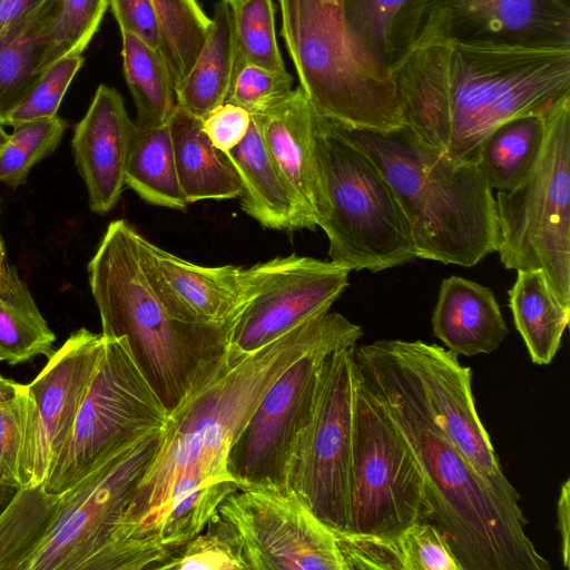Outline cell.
<instances>
[{
    "label": "cell",
    "mask_w": 570,
    "mask_h": 570,
    "mask_svg": "<svg viewBox=\"0 0 570 570\" xmlns=\"http://www.w3.org/2000/svg\"><path fill=\"white\" fill-rule=\"evenodd\" d=\"M362 334L360 325L328 311L253 353H227L167 416L154 461L121 521V538L132 554L159 569L200 533L238 490L228 455L267 389L307 352L331 343L355 345Z\"/></svg>",
    "instance_id": "cell-1"
},
{
    "label": "cell",
    "mask_w": 570,
    "mask_h": 570,
    "mask_svg": "<svg viewBox=\"0 0 570 570\" xmlns=\"http://www.w3.org/2000/svg\"><path fill=\"white\" fill-rule=\"evenodd\" d=\"M404 125L458 163H475L500 124L570 94V46L465 42L420 33L391 68Z\"/></svg>",
    "instance_id": "cell-2"
},
{
    "label": "cell",
    "mask_w": 570,
    "mask_h": 570,
    "mask_svg": "<svg viewBox=\"0 0 570 570\" xmlns=\"http://www.w3.org/2000/svg\"><path fill=\"white\" fill-rule=\"evenodd\" d=\"M358 373L382 402L426 483L431 520L463 570H550L525 533L521 509L508 505L432 417L385 340L355 346Z\"/></svg>",
    "instance_id": "cell-3"
},
{
    "label": "cell",
    "mask_w": 570,
    "mask_h": 570,
    "mask_svg": "<svg viewBox=\"0 0 570 570\" xmlns=\"http://www.w3.org/2000/svg\"><path fill=\"white\" fill-rule=\"evenodd\" d=\"M161 430L115 450L61 493L19 488L0 514V570H139L121 521Z\"/></svg>",
    "instance_id": "cell-4"
},
{
    "label": "cell",
    "mask_w": 570,
    "mask_h": 570,
    "mask_svg": "<svg viewBox=\"0 0 570 570\" xmlns=\"http://www.w3.org/2000/svg\"><path fill=\"white\" fill-rule=\"evenodd\" d=\"M137 235L125 219L108 225L88 264L89 285L101 335L126 340L138 367L169 413L226 357L239 316L213 324L174 317L148 282Z\"/></svg>",
    "instance_id": "cell-5"
},
{
    "label": "cell",
    "mask_w": 570,
    "mask_h": 570,
    "mask_svg": "<svg viewBox=\"0 0 570 570\" xmlns=\"http://www.w3.org/2000/svg\"><path fill=\"white\" fill-rule=\"evenodd\" d=\"M338 126L393 187L416 258L471 267L498 250L493 189L475 163L439 154L405 125L384 132Z\"/></svg>",
    "instance_id": "cell-6"
},
{
    "label": "cell",
    "mask_w": 570,
    "mask_h": 570,
    "mask_svg": "<svg viewBox=\"0 0 570 570\" xmlns=\"http://www.w3.org/2000/svg\"><path fill=\"white\" fill-rule=\"evenodd\" d=\"M282 36L318 116L338 125L391 131L404 126L393 76L347 31L338 3L278 0Z\"/></svg>",
    "instance_id": "cell-7"
},
{
    "label": "cell",
    "mask_w": 570,
    "mask_h": 570,
    "mask_svg": "<svg viewBox=\"0 0 570 570\" xmlns=\"http://www.w3.org/2000/svg\"><path fill=\"white\" fill-rule=\"evenodd\" d=\"M316 149L326 200L318 222L331 261L377 273L416 258L399 198L377 165L340 126L317 117Z\"/></svg>",
    "instance_id": "cell-8"
},
{
    "label": "cell",
    "mask_w": 570,
    "mask_h": 570,
    "mask_svg": "<svg viewBox=\"0 0 570 570\" xmlns=\"http://www.w3.org/2000/svg\"><path fill=\"white\" fill-rule=\"evenodd\" d=\"M540 157L517 187L498 191V253L508 269H540L570 306V94L544 112Z\"/></svg>",
    "instance_id": "cell-9"
},
{
    "label": "cell",
    "mask_w": 570,
    "mask_h": 570,
    "mask_svg": "<svg viewBox=\"0 0 570 570\" xmlns=\"http://www.w3.org/2000/svg\"><path fill=\"white\" fill-rule=\"evenodd\" d=\"M168 414L126 340L105 337L72 432L41 484L42 490L58 494L73 487L115 450L163 429Z\"/></svg>",
    "instance_id": "cell-10"
},
{
    "label": "cell",
    "mask_w": 570,
    "mask_h": 570,
    "mask_svg": "<svg viewBox=\"0 0 570 570\" xmlns=\"http://www.w3.org/2000/svg\"><path fill=\"white\" fill-rule=\"evenodd\" d=\"M431 517L420 463L358 373L348 533L392 539Z\"/></svg>",
    "instance_id": "cell-11"
},
{
    "label": "cell",
    "mask_w": 570,
    "mask_h": 570,
    "mask_svg": "<svg viewBox=\"0 0 570 570\" xmlns=\"http://www.w3.org/2000/svg\"><path fill=\"white\" fill-rule=\"evenodd\" d=\"M355 346L335 350L324 360L291 481L297 498L335 533L350 530Z\"/></svg>",
    "instance_id": "cell-12"
},
{
    "label": "cell",
    "mask_w": 570,
    "mask_h": 570,
    "mask_svg": "<svg viewBox=\"0 0 570 570\" xmlns=\"http://www.w3.org/2000/svg\"><path fill=\"white\" fill-rule=\"evenodd\" d=\"M346 346L353 345L331 343L307 352L267 389L228 455V470L238 490H292L294 462L324 360L331 352Z\"/></svg>",
    "instance_id": "cell-13"
},
{
    "label": "cell",
    "mask_w": 570,
    "mask_h": 570,
    "mask_svg": "<svg viewBox=\"0 0 570 570\" xmlns=\"http://www.w3.org/2000/svg\"><path fill=\"white\" fill-rule=\"evenodd\" d=\"M217 512L237 531L248 570H346L335 532L293 490H237Z\"/></svg>",
    "instance_id": "cell-14"
},
{
    "label": "cell",
    "mask_w": 570,
    "mask_h": 570,
    "mask_svg": "<svg viewBox=\"0 0 570 570\" xmlns=\"http://www.w3.org/2000/svg\"><path fill=\"white\" fill-rule=\"evenodd\" d=\"M412 386L446 436L508 505L520 495L504 475L472 393V370L458 354L423 341L385 340Z\"/></svg>",
    "instance_id": "cell-15"
},
{
    "label": "cell",
    "mask_w": 570,
    "mask_h": 570,
    "mask_svg": "<svg viewBox=\"0 0 570 570\" xmlns=\"http://www.w3.org/2000/svg\"><path fill=\"white\" fill-rule=\"evenodd\" d=\"M422 32L465 42L570 46L564 0H412L403 26L404 53Z\"/></svg>",
    "instance_id": "cell-16"
},
{
    "label": "cell",
    "mask_w": 570,
    "mask_h": 570,
    "mask_svg": "<svg viewBox=\"0 0 570 570\" xmlns=\"http://www.w3.org/2000/svg\"><path fill=\"white\" fill-rule=\"evenodd\" d=\"M264 264L262 286L235 324L229 354L253 353L298 324L328 312L348 286L351 271L333 261L292 254Z\"/></svg>",
    "instance_id": "cell-17"
},
{
    "label": "cell",
    "mask_w": 570,
    "mask_h": 570,
    "mask_svg": "<svg viewBox=\"0 0 570 570\" xmlns=\"http://www.w3.org/2000/svg\"><path fill=\"white\" fill-rule=\"evenodd\" d=\"M149 284L166 309L187 323H222L240 315L258 293L265 264L206 267L183 259L137 235Z\"/></svg>",
    "instance_id": "cell-18"
},
{
    "label": "cell",
    "mask_w": 570,
    "mask_h": 570,
    "mask_svg": "<svg viewBox=\"0 0 570 570\" xmlns=\"http://www.w3.org/2000/svg\"><path fill=\"white\" fill-rule=\"evenodd\" d=\"M105 337L73 332L28 385L36 403L32 479L41 485L68 441L104 348Z\"/></svg>",
    "instance_id": "cell-19"
},
{
    "label": "cell",
    "mask_w": 570,
    "mask_h": 570,
    "mask_svg": "<svg viewBox=\"0 0 570 570\" xmlns=\"http://www.w3.org/2000/svg\"><path fill=\"white\" fill-rule=\"evenodd\" d=\"M134 128L120 94L100 83L86 115L76 125L71 140L90 209L97 214L110 212L121 196Z\"/></svg>",
    "instance_id": "cell-20"
},
{
    "label": "cell",
    "mask_w": 570,
    "mask_h": 570,
    "mask_svg": "<svg viewBox=\"0 0 570 570\" xmlns=\"http://www.w3.org/2000/svg\"><path fill=\"white\" fill-rule=\"evenodd\" d=\"M252 117L302 209L317 227L326 210L316 149L317 112L298 86L278 104Z\"/></svg>",
    "instance_id": "cell-21"
},
{
    "label": "cell",
    "mask_w": 570,
    "mask_h": 570,
    "mask_svg": "<svg viewBox=\"0 0 570 570\" xmlns=\"http://www.w3.org/2000/svg\"><path fill=\"white\" fill-rule=\"evenodd\" d=\"M224 154L240 181L243 212L268 229L294 232L316 228L274 163L254 117L243 141Z\"/></svg>",
    "instance_id": "cell-22"
},
{
    "label": "cell",
    "mask_w": 570,
    "mask_h": 570,
    "mask_svg": "<svg viewBox=\"0 0 570 570\" xmlns=\"http://www.w3.org/2000/svg\"><path fill=\"white\" fill-rule=\"evenodd\" d=\"M431 323L434 336L464 356L490 354L509 334L493 292L455 275L442 281Z\"/></svg>",
    "instance_id": "cell-23"
},
{
    "label": "cell",
    "mask_w": 570,
    "mask_h": 570,
    "mask_svg": "<svg viewBox=\"0 0 570 570\" xmlns=\"http://www.w3.org/2000/svg\"><path fill=\"white\" fill-rule=\"evenodd\" d=\"M178 179L187 204L239 198L242 186L225 154L216 149L202 119L176 107L169 121Z\"/></svg>",
    "instance_id": "cell-24"
},
{
    "label": "cell",
    "mask_w": 570,
    "mask_h": 570,
    "mask_svg": "<svg viewBox=\"0 0 570 570\" xmlns=\"http://www.w3.org/2000/svg\"><path fill=\"white\" fill-rule=\"evenodd\" d=\"M236 76L232 10L227 2L218 0L205 45L175 91L177 107L204 119L227 101Z\"/></svg>",
    "instance_id": "cell-25"
},
{
    "label": "cell",
    "mask_w": 570,
    "mask_h": 570,
    "mask_svg": "<svg viewBox=\"0 0 570 570\" xmlns=\"http://www.w3.org/2000/svg\"><path fill=\"white\" fill-rule=\"evenodd\" d=\"M517 272L515 282L508 291L514 326L531 361L537 365H548L554 358L569 325L570 306L557 298L542 271Z\"/></svg>",
    "instance_id": "cell-26"
},
{
    "label": "cell",
    "mask_w": 570,
    "mask_h": 570,
    "mask_svg": "<svg viewBox=\"0 0 570 570\" xmlns=\"http://www.w3.org/2000/svg\"><path fill=\"white\" fill-rule=\"evenodd\" d=\"M60 0H45L0 38V122L27 97L38 71L51 21Z\"/></svg>",
    "instance_id": "cell-27"
},
{
    "label": "cell",
    "mask_w": 570,
    "mask_h": 570,
    "mask_svg": "<svg viewBox=\"0 0 570 570\" xmlns=\"http://www.w3.org/2000/svg\"><path fill=\"white\" fill-rule=\"evenodd\" d=\"M544 112L509 119L480 142L475 164L492 189L511 190L530 175L546 139Z\"/></svg>",
    "instance_id": "cell-28"
},
{
    "label": "cell",
    "mask_w": 570,
    "mask_h": 570,
    "mask_svg": "<svg viewBox=\"0 0 570 570\" xmlns=\"http://www.w3.org/2000/svg\"><path fill=\"white\" fill-rule=\"evenodd\" d=\"M125 185L148 204L184 210L188 204L180 188L169 124L134 128L125 169Z\"/></svg>",
    "instance_id": "cell-29"
},
{
    "label": "cell",
    "mask_w": 570,
    "mask_h": 570,
    "mask_svg": "<svg viewBox=\"0 0 570 570\" xmlns=\"http://www.w3.org/2000/svg\"><path fill=\"white\" fill-rule=\"evenodd\" d=\"M124 76L131 92L139 129L169 124L176 110V95L168 68L158 50L130 32L122 31Z\"/></svg>",
    "instance_id": "cell-30"
},
{
    "label": "cell",
    "mask_w": 570,
    "mask_h": 570,
    "mask_svg": "<svg viewBox=\"0 0 570 570\" xmlns=\"http://www.w3.org/2000/svg\"><path fill=\"white\" fill-rule=\"evenodd\" d=\"M56 335L40 313L27 285L11 267L0 284V362L10 365L55 353Z\"/></svg>",
    "instance_id": "cell-31"
},
{
    "label": "cell",
    "mask_w": 570,
    "mask_h": 570,
    "mask_svg": "<svg viewBox=\"0 0 570 570\" xmlns=\"http://www.w3.org/2000/svg\"><path fill=\"white\" fill-rule=\"evenodd\" d=\"M411 1L340 0L350 35L390 71L404 53L403 26Z\"/></svg>",
    "instance_id": "cell-32"
},
{
    "label": "cell",
    "mask_w": 570,
    "mask_h": 570,
    "mask_svg": "<svg viewBox=\"0 0 570 570\" xmlns=\"http://www.w3.org/2000/svg\"><path fill=\"white\" fill-rule=\"evenodd\" d=\"M163 32L161 57L175 91L196 62L208 35L209 18L197 0H151Z\"/></svg>",
    "instance_id": "cell-33"
},
{
    "label": "cell",
    "mask_w": 570,
    "mask_h": 570,
    "mask_svg": "<svg viewBox=\"0 0 570 570\" xmlns=\"http://www.w3.org/2000/svg\"><path fill=\"white\" fill-rule=\"evenodd\" d=\"M36 403L26 384L22 392L0 404V479L28 488L32 479Z\"/></svg>",
    "instance_id": "cell-34"
},
{
    "label": "cell",
    "mask_w": 570,
    "mask_h": 570,
    "mask_svg": "<svg viewBox=\"0 0 570 570\" xmlns=\"http://www.w3.org/2000/svg\"><path fill=\"white\" fill-rule=\"evenodd\" d=\"M229 6L237 73L247 65L286 70L276 40L273 0H237Z\"/></svg>",
    "instance_id": "cell-35"
},
{
    "label": "cell",
    "mask_w": 570,
    "mask_h": 570,
    "mask_svg": "<svg viewBox=\"0 0 570 570\" xmlns=\"http://www.w3.org/2000/svg\"><path fill=\"white\" fill-rule=\"evenodd\" d=\"M66 129L58 116L14 125L0 151V183L13 189L23 185L31 168L57 149Z\"/></svg>",
    "instance_id": "cell-36"
},
{
    "label": "cell",
    "mask_w": 570,
    "mask_h": 570,
    "mask_svg": "<svg viewBox=\"0 0 570 570\" xmlns=\"http://www.w3.org/2000/svg\"><path fill=\"white\" fill-rule=\"evenodd\" d=\"M248 570L242 540L216 512L205 529L175 551L159 570Z\"/></svg>",
    "instance_id": "cell-37"
},
{
    "label": "cell",
    "mask_w": 570,
    "mask_h": 570,
    "mask_svg": "<svg viewBox=\"0 0 570 570\" xmlns=\"http://www.w3.org/2000/svg\"><path fill=\"white\" fill-rule=\"evenodd\" d=\"M110 0H60L51 21L38 71L45 72L57 60L82 55L98 31Z\"/></svg>",
    "instance_id": "cell-38"
},
{
    "label": "cell",
    "mask_w": 570,
    "mask_h": 570,
    "mask_svg": "<svg viewBox=\"0 0 570 570\" xmlns=\"http://www.w3.org/2000/svg\"><path fill=\"white\" fill-rule=\"evenodd\" d=\"M85 62L82 55H70L45 70L27 97L12 110L4 125L57 116L62 98Z\"/></svg>",
    "instance_id": "cell-39"
},
{
    "label": "cell",
    "mask_w": 570,
    "mask_h": 570,
    "mask_svg": "<svg viewBox=\"0 0 570 570\" xmlns=\"http://www.w3.org/2000/svg\"><path fill=\"white\" fill-rule=\"evenodd\" d=\"M394 542L402 570H463L448 539L428 521L410 525Z\"/></svg>",
    "instance_id": "cell-40"
},
{
    "label": "cell",
    "mask_w": 570,
    "mask_h": 570,
    "mask_svg": "<svg viewBox=\"0 0 570 570\" xmlns=\"http://www.w3.org/2000/svg\"><path fill=\"white\" fill-rule=\"evenodd\" d=\"M294 78L286 70L273 71L257 66H244L236 76L226 102L261 115L283 100L293 90Z\"/></svg>",
    "instance_id": "cell-41"
},
{
    "label": "cell",
    "mask_w": 570,
    "mask_h": 570,
    "mask_svg": "<svg viewBox=\"0 0 570 570\" xmlns=\"http://www.w3.org/2000/svg\"><path fill=\"white\" fill-rule=\"evenodd\" d=\"M109 7L120 32L135 35L161 55L163 32L151 0H110Z\"/></svg>",
    "instance_id": "cell-42"
},
{
    "label": "cell",
    "mask_w": 570,
    "mask_h": 570,
    "mask_svg": "<svg viewBox=\"0 0 570 570\" xmlns=\"http://www.w3.org/2000/svg\"><path fill=\"white\" fill-rule=\"evenodd\" d=\"M250 121L252 116L244 108L225 102L202 119V127L216 149L228 153L243 141Z\"/></svg>",
    "instance_id": "cell-43"
},
{
    "label": "cell",
    "mask_w": 570,
    "mask_h": 570,
    "mask_svg": "<svg viewBox=\"0 0 570 570\" xmlns=\"http://www.w3.org/2000/svg\"><path fill=\"white\" fill-rule=\"evenodd\" d=\"M558 527L561 538V553L563 566L570 568V480L568 479L561 487L557 504Z\"/></svg>",
    "instance_id": "cell-44"
},
{
    "label": "cell",
    "mask_w": 570,
    "mask_h": 570,
    "mask_svg": "<svg viewBox=\"0 0 570 570\" xmlns=\"http://www.w3.org/2000/svg\"><path fill=\"white\" fill-rule=\"evenodd\" d=\"M45 0H0V38L23 16Z\"/></svg>",
    "instance_id": "cell-45"
},
{
    "label": "cell",
    "mask_w": 570,
    "mask_h": 570,
    "mask_svg": "<svg viewBox=\"0 0 570 570\" xmlns=\"http://www.w3.org/2000/svg\"><path fill=\"white\" fill-rule=\"evenodd\" d=\"M26 384H20L13 380L3 377L0 374V404L17 396L24 389Z\"/></svg>",
    "instance_id": "cell-46"
},
{
    "label": "cell",
    "mask_w": 570,
    "mask_h": 570,
    "mask_svg": "<svg viewBox=\"0 0 570 570\" xmlns=\"http://www.w3.org/2000/svg\"><path fill=\"white\" fill-rule=\"evenodd\" d=\"M19 488L0 479V514L7 508Z\"/></svg>",
    "instance_id": "cell-47"
},
{
    "label": "cell",
    "mask_w": 570,
    "mask_h": 570,
    "mask_svg": "<svg viewBox=\"0 0 570 570\" xmlns=\"http://www.w3.org/2000/svg\"><path fill=\"white\" fill-rule=\"evenodd\" d=\"M10 269L11 266L7 262L3 239H0V284L7 279Z\"/></svg>",
    "instance_id": "cell-48"
},
{
    "label": "cell",
    "mask_w": 570,
    "mask_h": 570,
    "mask_svg": "<svg viewBox=\"0 0 570 570\" xmlns=\"http://www.w3.org/2000/svg\"><path fill=\"white\" fill-rule=\"evenodd\" d=\"M9 139V135L4 131L2 128V124L0 122V151L3 148V146L7 144Z\"/></svg>",
    "instance_id": "cell-49"
},
{
    "label": "cell",
    "mask_w": 570,
    "mask_h": 570,
    "mask_svg": "<svg viewBox=\"0 0 570 570\" xmlns=\"http://www.w3.org/2000/svg\"><path fill=\"white\" fill-rule=\"evenodd\" d=\"M323 1L331 2V3H338L340 2V0H323Z\"/></svg>",
    "instance_id": "cell-50"
},
{
    "label": "cell",
    "mask_w": 570,
    "mask_h": 570,
    "mask_svg": "<svg viewBox=\"0 0 570 570\" xmlns=\"http://www.w3.org/2000/svg\"><path fill=\"white\" fill-rule=\"evenodd\" d=\"M0 220H1V197H0ZM0 239H2L1 230H0Z\"/></svg>",
    "instance_id": "cell-51"
},
{
    "label": "cell",
    "mask_w": 570,
    "mask_h": 570,
    "mask_svg": "<svg viewBox=\"0 0 570 570\" xmlns=\"http://www.w3.org/2000/svg\"><path fill=\"white\" fill-rule=\"evenodd\" d=\"M222 1H225L227 2L228 4H232L233 2L237 1V0H222Z\"/></svg>",
    "instance_id": "cell-52"
},
{
    "label": "cell",
    "mask_w": 570,
    "mask_h": 570,
    "mask_svg": "<svg viewBox=\"0 0 570 570\" xmlns=\"http://www.w3.org/2000/svg\"><path fill=\"white\" fill-rule=\"evenodd\" d=\"M566 2L570 3V0H564Z\"/></svg>",
    "instance_id": "cell-53"
}]
</instances>
